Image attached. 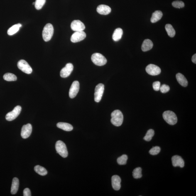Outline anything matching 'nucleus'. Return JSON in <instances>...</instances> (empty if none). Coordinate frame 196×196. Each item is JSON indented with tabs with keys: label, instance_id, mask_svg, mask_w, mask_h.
Listing matches in <instances>:
<instances>
[{
	"label": "nucleus",
	"instance_id": "obj_1",
	"mask_svg": "<svg viewBox=\"0 0 196 196\" xmlns=\"http://www.w3.org/2000/svg\"><path fill=\"white\" fill-rule=\"evenodd\" d=\"M111 122L114 125L120 126L122 124L124 116L122 113L119 110L114 111L111 114Z\"/></svg>",
	"mask_w": 196,
	"mask_h": 196
},
{
	"label": "nucleus",
	"instance_id": "obj_2",
	"mask_svg": "<svg viewBox=\"0 0 196 196\" xmlns=\"http://www.w3.org/2000/svg\"><path fill=\"white\" fill-rule=\"evenodd\" d=\"M54 33V28L50 23L47 24L43 28L42 36L44 41L47 42L51 39Z\"/></svg>",
	"mask_w": 196,
	"mask_h": 196
},
{
	"label": "nucleus",
	"instance_id": "obj_3",
	"mask_svg": "<svg viewBox=\"0 0 196 196\" xmlns=\"http://www.w3.org/2000/svg\"><path fill=\"white\" fill-rule=\"evenodd\" d=\"M163 117L165 120L170 125H175L178 121L176 115L171 111H165L163 113Z\"/></svg>",
	"mask_w": 196,
	"mask_h": 196
},
{
	"label": "nucleus",
	"instance_id": "obj_4",
	"mask_svg": "<svg viewBox=\"0 0 196 196\" xmlns=\"http://www.w3.org/2000/svg\"><path fill=\"white\" fill-rule=\"evenodd\" d=\"M55 148L57 153L63 158H66L68 155V152L66 146L63 142L59 140L55 145Z\"/></svg>",
	"mask_w": 196,
	"mask_h": 196
},
{
	"label": "nucleus",
	"instance_id": "obj_5",
	"mask_svg": "<svg viewBox=\"0 0 196 196\" xmlns=\"http://www.w3.org/2000/svg\"><path fill=\"white\" fill-rule=\"evenodd\" d=\"M91 60L95 65L99 66L106 65L107 62V60L103 55L97 53L93 54L91 57Z\"/></svg>",
	"mask_w": 196,
	"mask_h": 196
},
{
	"label": "nucleus",
	"instance_id": "obj_6",
	"mask_svg": "<svg viewBox=\"0 0 196 196\" xmlns=\"http://www.w3.org/2000/svg\"><path fill=\"white\" fill-rule=\"evenodd\" d=\"M22 107L18 105L15 107L12 111L8 113L6 116V119L8 121H12L16 119L21 113Z\"/></svg>",
	"mask_w": 196,
	"mask_h": 196
},
{
	"label": "nucleus",
	"instance_id": "obj_7",
	"mask_svg": "<svg viewBox=\"0 0 196 196\" xmlns=\"http://www.w3.org/2000/svg\"><path fill=\"white\" fill-rule=\"evenodd\" d=\"M18 67L19 70L26 74H30L33 72V70L26 61L21 60L18 62Z\"/></svg>",
	"mask_w": 196,
	"mask_h": 196
},
{
	"label": "nucleus",
	"instance_id": "obj_8",
	"mask_svg": "<svg viewBox=\"0 0 196 196\" xmlns=\"http://www.w3.org/2000/svg\"><path fill=\"white\" fill-rule=\"evenodd\" d=\"M104 91V85L100 83L96 86L94 92V101L99 102L101 100Z\"/></svg>",
	"mask_w": 196,
	"mask_h": 196
},
{
	"label": "nucleus",
	"instance_id": "obj_9",
	"mask_svg": "<svg viewBox=\"0 0 196 196\" xmlns=\"http://www.w3.org/2000/svg\"><path fill=\"white\" fill-rule=\"evenodd\" d=\"M86 34L84 31H76L71 37V40L73 43H77L85 39Z\"/></svg>",
	"mask_w": 196,
	"mask_h": 196
},
{
	"label": "nucleus",
	"instance_id": "obj_10",
	"mask_svg": "<svg viewBox=\"0 0 196 196\" xmlns=\"http://www.w3.org/2000/svg\"><path fill=\"white\" fill-rule=\"evenodd\" d=\"M80 89V84L79 82L75 81L72 83L69 91V96L71 99H73L77 95Z\"/></svg>",
	"mask_w": 196,
	"mask_h": 196
},
{
	"label": "nucleus",
	"instance_id": "obj_11",
	"mask_svg": "<svg viewBox=\"0 0 196 196\" xmlns=\"http://www.w3.org/2000/svg\"><path fill=\"white\" fill-rule=\"evenodd\" d=\"M146 71L147 73L152 76L159 75L161 72V70L158 66L150 64L146 67Z\"/></svg>",
	"mask_w": 196,
	"mask_h": 196
},
{
	"label": "nucleus",
	"instance_id": "obj_12",
	"mask_svg": "<svg viewBox=\"0 0 196 196\" xmlns=\"http://www.w3.org/2000/svg\"><path fill=\"white\" fill-rule=\"evenodd\" d=\"M74 69V66L70 63H68L65 67L63 68L60 72V76L62 78L68 77L71 75Z\"/></svg>",
	"mask_w": 196,
	"mask_h": 196
},
{
	"label": "nucleus",
	"instance_id": "obj_13",
	"mask_svg": "<svg viewBox=\"0 0 196 196\" xmlns=\"http://www.w3.org/2000/svg\"><path fill=\"white\" fill-rule=\"evenodd\" d=\"M71 28L74 31H83L85 29L84 23L79 20H75L71 24Z\"/></svg>",
	"mask_w": 196,
	"mask_h": 196
},
{
	"label": "nucleus",
	"instance_id": "obj_14",
	"mask_svg": "<svg viewBox=\"0 0 196 196\" xmlns=\"http://www.w3.org/2000/svg\"><path fill=\"white\" fill-rule=\"evenodd\" d=\"M32 131L31 125L28 124L24 125L22 128L21 135L24 139L28 138L31 135Z\"/></svg>",
	"mask_w": 196,
	"mask_h": 196
},
{
	"label": "nucleus",
	"instance_id": "obj_15",
	"mask_svg": "<svg viewBox=\"0 0 196 196\" xmlns=\"http://www.w3.org/2000/svg\"><path fill=\"white\" fill-rule=\"evenodd\" d=\"M172 164L175 167H180L183 168L185 166V162L181 157L176 155L172 157Z\"/></svg>",
	"mask_w": 196,
	"mask_h": 196
},
{
	"label": "nucleus",
	"instance_id": "obj_16",
	"mask_svg": "<svg viewBox=\"0 0 196 196\" xmlns=\"http://www.w3.org/2000/svg\"><path fill=\"white\" fill-rule=\"evenodd\" d=\"M121 179L117 175H114L111 178V184L114 190H119L121 188Z\"/></svg>",
	"mask_w": 196,
	"mask_h": 196
},
{
	"label": "nucleus",
	"instance_id": "obj_17",
	"mask_svg": "<svg viewBox=\"0 0 196 196\" xmlns=\"http://www.w3.org/2000/svg\"><path fill=\"white\" fill-rule=\"evenodd\" d=\"M97 11L99 14L107 15L111 13V9L109 6L106 5L101 4L98 6Z\"/></svg>",
	"mask_w": 196,
	"mask_h": 196
},
{
	"label": "nucleus",
	"instance_id": "obj_18",
	"mask_svg": "<svg viewBox=\"0 0 196 196\" xmlns=\"http://www.w3.org/2000/svg\"><path fill=\"white\" fill-rule=\"evenodd\" d=\"M153 46V44L151 40L146 39L143 41L142 45V50L143 52H146L151 50Z\"/></svg>",
	"mask_w": 196,
	"mask_h": 196
},
{
	"label": "nucleus",
	"instance_id": "obj_19",
	"mask_svg": "<svg viewBox=\"0 0 196 196\" xmlns=\"http://www.w3.org/2000/svg\"><path fill=\"white\" fill-rule=\"evenodd\" d=\"M177 81L181 85L184 87H187L188 85V81L183 75L180 73L177 74L176 76Z\"/></svg>",
	"mask_w": 196,
	"mask_h": 196
},
{
	"label": "nucleus",
	"instance_id": "obj_20",
	"mask_svg": "<svg viewBox=\"0 0 196 196\" xmlns=\"http://www.w3.org/2000/svg\"><path fill=\"white\" fill-rule=\"evenodd\" d=\"M19 180L17 178H13V180L11 187V193L15 194L17 193L19 187Z\"/></svg>",
	"mask_w": 196,
	"mask_h": 196
},
{
	"label": "nucleus",
	"instance_id": "obj_21",
	"mask_svg": "<svg viewBox=\"0 0 196 196\" xmlns=\"http://www.w3.org/2000/svg\"><path fill=\"white\" fill-rule=\"evenodd\" d=\"M57 126L60 129L66 131H71L73 129V127L72 125L67 123L59 122L57 124Z\"/></svg>",
	"mask_w": 196,
	"mask_h": 196
},
{
	"label": "nucleus",
	"instance_id": "obj_22",
	"mask_svg": "<svg viewBox=\"0 0 196 196\" xmlns=\"http://www.w3.org/2000/svg\"><path fill=\"white\" fill-rule=\"evenodd\" d=\"M123 30L121 28H117L115 30L112 36L114 41L117 42L121 39L123 35Z\"/></svg>",
	"mask_w": 196,
	"mask_h": 196
},
{
	"label": "nucleus",
	"instance_id": "obj_23",
	"mask_svg": "<svg viewBox=\"0 0 196 196\" xmlns=\"http://www.w3.org/2000/svg\"><path fill=\"white\" fill-rule=\"evenodd\" d=\"M163 16V13L160 11H156L153 13L151 18V23H156L161 19Z\"/></svg>",
	"mask_w": 196,
	"mask_h": 196
},
{
	"label": "nucleus",
	"instance_id": "obj_24",
	"mask_svg": "<svg viewBox=\"0 0 196 196\" xmlns=\"http://www.w3.org/2000/svg\"><path fill=\"white\" fill-rule=\"evenodd\" d=\"M22 26L21 24H18L12 26L8 30L7 33L9 35H13L17 33L19 29Z\"/></svg>",
	"mask_w": 196,
	"mask_h": 196
},
{
	"label": "nucleus",
	"instance_id": "obj_25",
	"mask_svg": "<svg viewBox=\"0 0 196 196\" xmlns=\"http://www.w3.org/2000/svg\"><path fill=\"white\" fill-rule=\"evenodd\" d=\"M34 170L36 173L40 175L45 176L47 174L46 169L39 165L36 166L34 168Z\"/></svg>",
	"mask_w": 196,
	"mask_h": 196
},
{
	"label": "nucleus",
	"instance_id": "obj_26",
	"mask_svg": "<svg viewBox=\"0 0 196 196\" xmlns=\"http://www.w3.org/2000/svg\"><path fill=\"white\" fill-rule=\"evenodd\" d=\"M165 29L169 36L173 38L175 35V31L173 26L170 24H167L165 26Z\"/></svg>",
	"mask_w": 196,
	"mask_h": 196
},
{
	"label": "nucleus",
	"instance_id": "obj_27",
	"mask_svg": "<svg viewBox=\"0 0 196 196\" xmlns=\"http://www.w3.org/2000/svg\"><path fill=\"white\" fill-rule=\"evenodd\" d=\"M3 79L4 80L8 82L16 81L17 80V77L16 75L13 74L7 73L5 74L3 76Z\"/></svg>",
	"mask_w": 196,
	"mask_h": 196
},
{
	"label": "nucleus",
	"instance_id": "obj_28",
	"mask_svg": "<svg viewBox=\"0 0 196 196\" xmlns=\"http://www.w3.org/2000/svg\"><path fill=\"white\" fill-rule=\"evenodd\" d=\"M142 169L140 167L135 169L133 172V175L134 178L139 179L141 178L142 176Z\"/></svg>",
	"mask_w": 196,
	"mask_h": 196
},
{
	"label": "nucleus",
	"instance_id": "obj_29",
	"mask_svg": "<svg viewBox=\"0 0 196 196\" xmlns=\"http://www.w3.org/2000/svg\"><path fill=\"white\" fill-rule=\"evenodd\" d=\"M154 135V131L153 129L148 130L147 131L146 135L143 138V139L146 141H151Z\"/></svg>",
	"mask_w": 196,
	"mask_h": 196
},
{
	"label": "nucleus",
	"instance_id": "obj_30",
	"mask_svg": "<svg viewBox=\"0 0 196 196\" xmlns=\"http://www.w3.org/2000/svg\"><path fill=\"white\" fill-rule=\"evenodd\" d=\"M128 159L127 155L125 154L123 155L118 158L117 160V163L120 165H126Z\"/></svg>",
	"mask_w": 196,
	"mask_h": 196
},
{
	"label": "nucleus",
	"instance_id": "obj_31",
	"mask_svg": "<svg viewBox=\"0 0 196 196\" xmlns=\"http://www.w3.org/2000/svg\"><path fill=\"white\" fill-rule=\"evenodd\" d=\"M46 0H36L35 2V7L37 10L41 9L45 4Z\"/></svg>",
	"mask_w": 196,
	"mask_h": 196
},
{
	"label": "nucleus",
	"instance_id": "obj_32",
	"mask_svg": "<svg viewBox=\"0 0 196 196\" xmlns=\"http://www.w3.org/2000/svg\"><path fill=\"white\" fill-rule=\"evenodd\" d=\"M160 148L159 146H156L153 147L150 150L149 153L152 155H156L160 153Z\"/></svg>",
	"mask_w": 196,
	"mask_h": 196
},
{
	"label": "nucleus",
	"instance_id": "obj_33",
	"mask_svg": "<svg viewBox=\"0 0 196 196\" xmlns=\"http://www.w3.org/2000/svg\"><path fill=\"white\" fill-rule=\"evenodd\" d=\"M172 4L174 7L178 8H183L185 6V4L182 1H174L172 3Z\"/></svg>",
	"mask_w": 196,
	"mask_h": 196
},
{
	"label": "nucleus",
	"instance_id": "obj_34",
	"mask_svg": "<svg viewBox=\"0 0 196 196\" xmlns=\"http://www.w3.org/2000/svg\"><path fill=\"white\" fill-rule=\"evenodd\" d=\"M170 89V87L168 85L163 84V85L160 86V90L162 93H166L169 91Z\"/></svg>",
	"mask_w": 196,
	"mask_h": 196
},
{
	"label": "nucleus",
	"instance_id": "obj_35",
	"mask_svg": "<svg viewBox=\"0 0 196 196\" xmlns=\"http://www.w3.org/2000/svg\"><path fill=\"white\" fill-rule=\"evenodd\" d=\"M160 83L159 81H157L153 83V89L155 91H158L160 90Z\"/></svg>",
	"mask_w": 196,
	"mask_h": 196
},
{
	"label": "nucleus",
	"instance_id": "obj_36",
	"mask_svg": "<svg viewBox=\"0 0 196 196\" xmlns=\"http://www.w3.org/2000/svg\"><path fill=\"white\" fill-rule=\"evenodd\" d=\"M24 196H31V192L29 189L26 188L23 191Z\"/></svg>",
	"mask_w": 196,
	"mask_h": 196
},
{
	"label": "nucleus",
	"instance_id": "obj_37",
	"mask_svg": "<svg viewBox=\"0 0 196 196\" xmlns=\"http://www.w3.org/2000/svg\"><path fill=\"white\" fill-rule=\"evenodd\" d=\"M192 61L194 63H196V54H195L192 57Z\"/></svg>",
	"mask_w": 196,
	"mask_h": 196
},
{
	"label": "nucleus",
	"instance_id": "obj_38",
	"mask_svg": "<svg viewBox=\"0 0 196 196\" xmlns=\"http://www.w3.org/2000/svg\"><path fill=\"white\" fill-rule=\"evenodd\" d=\"M35 4V2L33 3V5Z\"/></svg>",
	"mask_w": 196,
	"mask_h": 196
}]
</instances>
